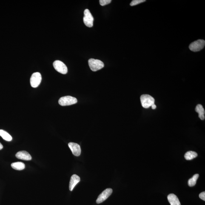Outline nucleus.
<instances>
[{"label": "nucleus", "mask_w": 205, "mask_h": 205, "mask_svg": "<svg viewBox=\"0 0 205 205\" xmlns=\"http://www.w3.org/2000/svg\"><path fill=\"white\" fill-rule=\"evenodd\" d=\"M94 19L90 11L86 9L84 11V17L83 18V21L86 26L89 27H91L93 26Z\"/></svg>", "instance_id": "obj_5"}, {"label": "nucleus", "mask_w": 205, "mask_h": 205, "mask_svg": "<svg viewBox=\"0 0 205 205\" xmlns=\"http://www.w3.org/2000/svg\"><path fill=\"white\" fill-rule=\"evenodd\" d=\"M11 166L13 169L17 170H22L25 168V164L21 162H17L12 163Z\"/></svg>", "instance_id": "obj_14"}, {"label": "nucleus", "mask_w": 205, "mask_h": 205, "mask_svg": "<svg viewBox=\"0 0 205 205\" xmlns=\"http://www.w3.org/2000/svg\"><path fill=\"white\" fill-rule=\"evenodd\" d=\"M68 145L73 155L77 157L79 156L81 153V147L79 145L75 143H70Z\"/></svg>", "instance_id": "obj_9"}, {"label": "nucleus", "mask_w": 205, "mask_h": 205, "mask_svg": "<svg viewBox=\"0 0 205 205\" xmlns=\"http://www.w3.org/2000/svg\"><path fill=\"white\" fill-rule=\"evenodd\" d=\"M16 157L19 159L29 161L32 159V157L28 152L26 151H21L16 154Z\"/></svg>", "instance_id": "obj_10"}, {"label": "nucleus", "mask_w": 205, "mask_h": 205, "mask_svg": "<svg viewBox=\"0 0 205 205\" xmlns=\"http://www.w3.org/2000/svg\"><path fill=\"white\" fill-rule=\"evenodd\" d=\"M195 111L199 114V117L202 120L205 119V110L204 108L201 104L197 105L195 108Z\"/></svg>", "instance_id": "obj_13"}, {"label": "nucleus", "mask_w": 205, "mask_h": 205, "mask_svg": "<svg viewBox=\"0 0 205 205\" xmlns=\"http://www.w3.org/2000/svg\"><path fill=\"white\" fill-rule=\"evenodd\" d=\"M198 156V154L195 152L189 151L186 152L185 154L184 157L186 160H190L193 159Z\"/></svg>", "instance_id": "obj_16"}, {"label": "nucleus", "mask_w": 205, "mask_h": 205, "mask_svg": "<svg viewBox=\"0 0 205 205\" xmlns=\"http://www.w3.org/2000/svg\"><path fill=\"white\" fill-rule=\"evenodd\" d=\"M3 148V146H2V145L1 144V143H0V150H1V149H2Z\"/></svg>", "instance_id": "obj_22"}, {"label": "nucleus", "mask_w": 205, "mask_h": 205, "mask_svg": "<svg viewBox=\"0 0 205 205\" xmlns=\"http://www.w3.org/2000/svg\"><path fill=\"white\" fill-rule=\"evenodd\" d=\"M199 197L201 199L205 201V192H202L199 195Z\"/></svg>", "instance_id": "obj_20"}, {"label": "nucleus", "mask_w": 205, "mask_h": 205, "mask_svg": "<svg viewBox=\"0 0 205 205\" xmlns=\"http://www.w3.org/2000/svg\"><path fill=\"white\" fill-rule=\"evenodd\" d=\"M111 2V0H100L99 2L101 5L103 6L110 4Z\"/></svg>", "instance_id": "obj_19"}, {"label": "nucleus", "mask_w": 205, "mask_h": 205, "mask_svg": "<svg viewBox=\"0 0 205 205\" xmlns=\"http://www.w3.org/2000/svg\"><path fill=\"white\" fill-rule=\"evenodd\" d=\"M0 136L2 137L3 139L7 141H11L12 140V138L10 134L8 133L6 131L3 130V129H0Z\"/></svg>", "instance_id": "obj_15"}, {"label": "nucleus", "mask_w": 205, "mask_h": 205, "mask_svg": "<svg viewBox=\"0 0 205 205\" xmlns=\"http://www.w3.org/2000/svg\"><path fill=\"white\" fill-rule=\"evenodd\" d=\"M88 63L90 68L93 72L101 70L104 67V63L99 60L90 58L89 60Z\"/></svg>", "instance_id": "obj_2"}, {"label": "nucleus", "mask_w": 205, "mask_h": 205, "mask_svg": "<svg viewBox=\"0 0 205 205\" xmlns=\"http://www.w3.org/2000/svg\"><path fill=\"white\" fill-rule=\"evenodd\" d=\"M80 181V178L79 176L76 175H72L71 178L70 183H69V189L70 191L73 190L75 186L77 183Z\"/></svg>", "instance_id": "obj_11"}, {"label": "nucleus", "mask_w": 205, "mask_h": 205, "mask_svg": "<svg viewBox=\"0 0 205 205\" xmlns=\"http://www.w3.org/2000/svg\"><path fill=\"white\" fill-rule=\"evenodd\" d=\"M199 176L198 174H196L194 175L192 178H190L188 181V185L189 186L192 187L195 186L196 184L197 180Z\"/></svg>", "instance_id": "obj_17"}, {"label": "nucleus", "mask_w": 205, "mask_h": 205, "mask_svg": "<svg viewBox=\"0 0 205 205\" xmlns=\"http://www.w3.org/2000/svg\"><path fill=\"white\" fill-rule=\"evenodd\" d=\"M168 200L171 205H181L178 197L175 194H169L168 195Z\"/></svg>", "instance_id": "obj_12"}, {"label": "nucleus", "mask_w": 205, "mask_h": 205, "mask_svg": "<svg viewBox=\"0 0 205 205\" xmlns=\"http://www.w3.org/2000/svg\"><path fill=\"white\" fill-rule=\"evenodd\" d=\"M151 107L152 109H155L156 108L157 106L155 104H154L152 105L151 106Z\"/></svg>", "instance_id": "obj_21"}, {"label": "nucleus", "mask_w": 205, "mask_h": 205, "mask_svg": "<svg viewBox=\"0 0 205 205\" xmlns=\"http://www.w3.org/2000/svg\"><path fill=\"white\" fill-rule=\"evenodd\" d=\"M42 78L41 74L39 72H35L32 75L30 79L31 86L33 88H36L39 86L41 82Z\"/></svg>", "instance_id": "obj_6"}, {"label": "nucleus", "mask_w": 205, "mask_h": 205, "mask_svg": "<svg viewBox=\"0 0 205 205\" xmlns=\"http://www.w3.org/2000/svg\"><path fill=\"white\" fill-rule=\"evenodd\" d=\"M141 102L143 108H148L155 104V99L150 95L147 94L142 95L140 97Z\"/></svg>", "instance_id": "obj_1"}, {"label": "nucleus", "mask_w": 205, "mask_h": 205, "mask_svg": "<svg viewBox=\"0 0 205 205\" xmlns=\"http://www.w3.org/2000/svg\"><path fill=\"white\" fill-rule=\"evenodd\" d=\"M205 41L203 40H198L194 41L189 46V49L193 52H198L202 50L205 47Z\"/></svg>", "instance_id": "obj_4"}, {"label": "nucleus", "mask_w": 205, "mask_h": 205, "mask_svg": "<svg viewBox=\"0 0 205 205\" xmlns=\"http://www.w3.org/2000/svg\"><path fill=\"white\" fill-rule=\"evenodd\" d=\"M145 2H146L145 0H133L130 3V5L131 6L136 5Z\"/></svg>", "instance_id": "obj_18"}, {"label": "nucleus", "mask_w": 205, "mask_h": 205, "mask_svg": "<svg viewBox=\"0 0 205 205\" xmlns=\"http://www.w3.org/2000/svg\"><path fill=\"white\" fill-rule=\"evenodd\" d=\"M53 65L55 70L62 74H66L68 72L67 66L62 62L57 60L54 62Z\"/></svg>", "instance_id": "obj_7"}, {"label": "nucleus", "mask_w": 205, "mask_h": 205, "mask_svg": "<svg viewBox=\"0 0 205 205\" xmlns=\"http://www.w3.org/2000/svg\"><path fill=\"white\" fill-rule=\"evenodd\" d=\"M77 102L76 98L70 96L62 97L58 100V103L62 106L71 105Z\"/></svg>", "instance_id": "obj_3"}, {"label": "nucleus", "mask_w": 205, "mask_h": 205, "mask_svg": "<svg viewBox=\"0 0 205 205\" xmlns=\"http://www.w3.org/2000/svg\"><path fill=\"white\" fill-rule=\"evenodd\" d=\"M112 193V189L110 188L105 189L98 196L97 199L96 200L97 203L100 204L105 201L110 196Z\"/></svg>", "instance_id": "obj_8"}]
</instances>
